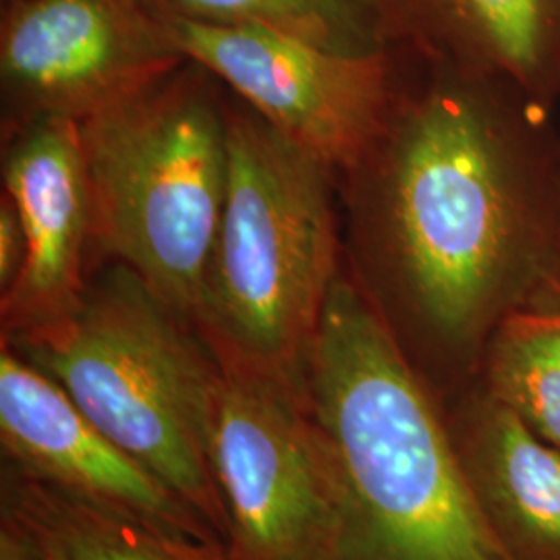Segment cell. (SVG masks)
<instances>
[{
    "mask_svg": "<svg viewBox=\"0 0 560 560\" xmlns=\"http://www.w3.org/2000/svg\"><path fill=\"white\" fill-rule=\"evenodd\" d=\"M301 384L339 492L340 560H513L390 328L339 275Z\"/></svg>",
    "mask_w": 560,
    "mask_h": 560,
    "instance_id": "6da1fadb",
    "label": "cell"
},
{
    "mask_svg": "<svg viewBox=\"0 0 560 560\" xmlns=\"http://www.w3.org/2000/svg\"><path fill=\"white\" fill-rule=\"evenodd\" d=\"M382 252L441 339H474L544 268L548 237L525 161L492 108L459 85L416 102L378 183Z\"/></svg>",
    "mask_w": 560,
    "mask_h": 560,
    "instance_id": "7a4b0ae2",
    "label": "cell"
},
{
    "mask_svg": "<svg viewBox=\"0 0 560 560\" xmlns=\"http://www.w3.org/2000/svg\"><path fill=\"white\" fill-rule=\"evenodd\" d=\"M2 345L57 382L81 413L189 502L224 541L210 463L219 361L164 301L117 268L78 305Z\"/></svg>",
    "mask_w": 560,
    "mask_h": 560,
    "instance_id": "3957f363",
    "label": "cell"
},
{
    "mask_svg": "<svg viewBox=\"0 0 560 560\" xmlns=\"http://www.w3.org/2000/svg\"><path fill=\"white\" fill-rule=\"evenodd\" d=\"M229 177L203 280L214 355L301 382L337 279L330 166L254 110H226Z\"/></svg>",
    "mask_w": 560,
    "mask_h": 560,
    "instance_id": "277c9868",
    "label": "cell"
},
{
    "mask_svg": "<svg viewBox=\"0 0 560 560\" xmlns=\"http://www.w3.org/2000/svg\"><path fill=\"white\" fill-rule=\"evenodd\" d=\"M185 59L80 120L92 240L180 318L200 316L229 177V127Z\"/></svg>",
    "mask_w": 560,
    "mask_h": 560,
    "instance_id": "5b68a950",
    "label": "cell"
},
{
    "mask_svg": "<svg viewBox=\"0 0 560 560\" xmlns=\"http://www.w3.org/2000/svg\"><path fill=\"white\" fill-rule=\"evenodd\" d=\"M219 361L210 463L229 560H340L339 492L303 384Z\"/></svg>",
    "mask_w": 560,
    "mask_h": 560,
    "instance_id": "8992f818",
    "label": "cell"
},
{
    "mask_svg": "<svg viewBox=\"0 0 560 560\" xmlns=\"http://www.w3.org/2000/svg\"><path fill=\"white\" fill-rule=\"evenodd\" d=\"M162 20L185 59L328 166L355 164L378 138L386 55H340L260 25Z\"/></svg>",
    "mask_w": 560,
    "mask_h": 560,
    "instance_id": "52a82bcc",
    "label": "cell"
},
{
    "mask_svg": "<svg viewBox=\"0 0 560 560\" xmlns=\"http://www.w3.org/2000/svg\"><path fill=\"white\" fill-rule=\"evenodd\" d=\"M185 57L143 0H9L0 75L25 122L81 120Z\"/></svg>",
    "mask_w": 560,
    "mask_h": 560,
    "instance_id": "ba28073f",
    "label": "cell"
},
{
    "mask_svg": "<svg viewBox=\"0 0 560 560\" xmlns=\"http://www.w3.org/2000/svg\"><path fill=\"white\" fill-rule=\"evenodd\" d=\"M0 442L4 463L67 497L177 538L224 544L166 481L88 420L57 382L4 345Z\"/></svg>",
    "mask_w": 560,
    "mask_h": 560,
    "instance_id": "9c48e42d",
    "label": "cell"
},
{
    "mask_svg": "<svg viewBox=\"0 0 560 560\" xmlns=\"http://www.w3.org/2000/svg\"><path fill=\"white\" fill-rule=\"evenodd\" d=\"M4 189L18 208L27 247L20 279L0 301L2 335H15L65 316L85 289L92 198L80 120L25 122L4 159Z\"/></svg>",
    "mask_w": 560,
    "mask_h": 560,
    "instance_id": "30bf717a",
    "label": "cell"
},
{
    "mask_svg": "<svg viewBox=\"0 0 560 560\" xmlns=\"http://www.w3.org/2000/svg\"><path fill=\"white\" fill-rule=\"evenodd\" d=\"M388 40L541 96L560 81V0H378Z\"/></svg>",
    "mask_w": 560,
    "mask_h": 560,
    "instance_id": "8fae6325",
    "label": "cell"
},
{
    "mask_svg": "<svg viewBox=\"0 0 560 560\" xmlns=\"http://www.w3.org/2000/svg\"><path fill=\"white\" fill-rule=\"evenodd\" d=\"M2 523L40 560H229L221 541L185 540L78 501L2 463Z\"/></svg>",
    "mask_w": 560,
    "mask_h": 560,
    "instance_id": "7c38bea8",
    "label": "cell"
},
{
    "mask_svg": "<svg viewBox=\"0 0 560 560\" xmlns=\"http://www.w3.org/2000/svg\"><path fill=\"white\" fill-rule=\"evenodd\" d=\"M481 506L501 536L541 557H560V448L494 399L463 460Z\"/></svg>",
    "mask_w": 560,
    "mask_h": 560,
    "instance_id": "4fadbf2b",
    "label": "cell"
},
{
    "mask_svg": "<svg viewBox=\"0 0 560 560\" xmlns=\"http://www.w3.org/2000/svg\"><path fill=\"white\" fill-rule=\"evenodd\" d=\"M162 18L260 25L326 50L384 55L388 34L378 0H143Z\"/></svg>",
    "mask_w": 560,
    "mask_h": 560,
    "instance_id": "5bb4252c",
    "label": "cell"
},
{
    "mask_svg": "<svg viewBox=\"0 0 560 560\" xmlns=\"http://www.w3.org/2000/svg\"><path fill=\"white\" fill-rule=\"evenodd\" d=\"M494 399L560 448V326H521L504 335L492 360Z\"/></svg>",
    "mask_w": 560,
    "mask_h": 560,
    "instance_id": "9a60e30c",
    "label": "cell"
},
{
    "mask_svg": "<svg viewBox=\"0 0 560 560\" xmlns=\"http://www.w3.org/2000/svg\"><path fill=\"white\" fill-rule=\"evenodd\" d=\"M25 233L15 203L4 196L0 206V291L7 293L20 279L25 261Z\"/></svg>",
    "mask_w": 560,
    "mask_h": 560,
    "instance_id": "2e32d148",
    "label": "cell"
},
{
    "mask_svg": "<svg viewBox=\"0 0 560 560\" xmlns=\"http://www.w3.org/2000/svg\"><path fill=\"white\" fill-rule=\"evenodd\" d=\"M0 560H40L32 550V546L21 538L20 534L7 525L0 523Z\"/></svg>",
    "mask_w": 560,
    "mask_h": 560,
    "instance_id": "e0dca14e",
    "label": "cell"
}]
</instances>
